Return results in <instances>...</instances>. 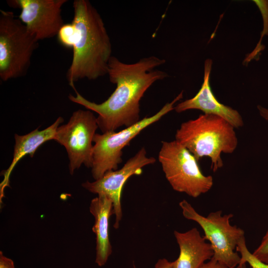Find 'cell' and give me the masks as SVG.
I'll use <instances>...</instances> for the list:
<instances>
[{"instance_id": "1", "label": "cell", "mask_w": 268, "mask_h": 268, "mask_svg": "<svg viewBox=\"0 0 268 268\" xmlns=\"http://www.w3.org/2000/svg\"><path fill=\"white\" fill-rule=\"evenodd\" d=\"M165 63V60L151 56L129 64L112 56L107 74L116 88L106 101L100 104L90 101L75 87L73 89L76 96L69 94L68 98L98 114L97 122L102 133L132 126L140 121L139 102L146 91L156 81L169 76L166 72L155 69Z\"/></svg>"}, {"instance_id": "2", "label": "cell", "mask_w": 268, "mask_h": 268, "mask_svg": "<svg viewBox=\"0 0 268 268\" xmlns=\"http://www.w3.org/2000/svg\"><path fill=\"white\" fill-rule=\"evenodd\" d=\"M71 23L77 30L73 56L67 77L73 88L74 82L94 80L108 74L112 45L104 21L87 0H75Z\"/></svg>"}, {"instance_id": "3", "label": "cell", "mask_w": 268, "mask_h": 268, "mask_svg": "<svg viewBox=\"0 0 268 268\" xmlns=\"http://www.w3.org/2000/svg\"><path fill=\"white\" fill-rule=\"evenodd\" d=\"M235 129L220 117L203 114L182 123L176 131L175 140L198 161L204 156L208 157L214 172L223 166L221 153L231 154L237 147Z\"/></svg>"}, {"instance_id": "4", "label": "cell", "mask_w": 268, "mask_h": 268, "mask_svg": "<svg viewBox=\"0 0 268 268\" xmlns=\"http://www.w3.org/2000/svg\"><path fill=\"white\" fill-rule=\"evenodd\" d=\"M0 12V78L6 81L27 73L38 41L12 11Z\"/></svg>"}, {"instance_id": "5", "label": "cell", "mask_w": 268, "mask_h": 268, "mask_svg": "<svg viewBox=\"0 0 268 268\" xmlns=\"http://www.w3.org/2000/svg\"><path fill=\"white\" fill-rule=\"evenodd\" d=\"M158 160L174 190L196 198L211 189L212 177L203 174L195 157L177 140L162 142Z\"/></svg>"}, {"instance_id": "6", "label": "cell", "mask_w": 268, "mask_h": 268, "mask_svg": "<svg viewBox=\"0 0 268 268\" xmlns=\"http://www.w3.org/2000/svg\"><path fill=\"white\" fill-rule=\"evenodd\" d=\"M179 206L184 217L196 222L203 230V237L209 241L213 251L212 258L230 268L237 267L241 257L236 251V247L245 237V232L241 228L230 224L233 214H222V211L219 210L205 217L199 213L185 200L179 202Z\"/></svg>"}, {"instance_id": "7", "label": "cell", "mask_w": 268, "mask_h": 268, "mask_svg": "<svg viewBox=\"0 0 268 268\" xmlns=\"http://www.w3.org/2000/svg\"><path fill=\"white\" fill-rule=\"evenodd\" d=\"M182 91L170 103H166L157 113L140 120L134 125L118 132H109L95 134L94 138L91 173L95 180L106 172L116 170L122 162L123 149L144 129L159 121L169 112L174 110V105L183 98Z\"/></svg>"}, {"instance_id": "8", "label": "cell", "mask_w": 268, "mask_h": 268, "mask_svg": "<svg viewBox=\"0 0 268 268\" xmlns=\"http://www.w3.org/2000/svg\"><path fill=\"white\" fill-rule=\"evenodd\" d=\"M98 128L97 118L89 110L74 112L68 122L60 126L55 140L63 145L67 153L69 173L72 175L82 164L91 168L93 138Z\"/></svg>"}, {"instance_id": "9", "label": "cell", "mask_w": 268, "mask_h": 268, "mask_svg": "<svg viewBox=\"0 0 268 268\" xmlns=\"http://www.w3.org/2000/svg\"><path fill=\"white\" fill-rule=\"evenodd\" d=\"M67 0H12L9 6L18 8L19 19L37 41L56 35L64 24L61 12Z\"/></svg>"}, {"instance_id": "10", "label": "cell", "mask_w": 268, "mask_h": 268, "mask_svg": "<svg viewBox=\"0 0 268 268\" xmlns=\"http://www.w3.org/2000/svg\"><path fill=\"white\" fill-rule=\"evenodd\" d=\"M155 161L154 157L147 156L146 149L142 147L120 169L108 171L94 182L87 181L82 183V186L89 192L105 195L112 200L113 213L115 215V229L119 228L122 218L121 198L124 184L131 176L141 174L144 166Z\"/></svg>"}, {"instance_id": "11", "label": "cell", "mask_w": 268, "mask_h": 268, "mask_svg": "<svg viewBox=\"0 0 268 268\" xmlns=\"http://www.w3.org/2000/svg\"><path fill=\"white\" fill-rule=\"evenodd\" d=\"M212 61L207 59L204 62L203 81L197 94L192 98L178 103L174 110L178 113L189 110H199L204 114L220 117L235 129L244 126V121L239 112L230 106L220 103L214 95L209 83Z\"/></svg>"}, {"instance_id": "12", "label": "cell", "mask_w": 268, "mask_h": 268, "mask_svg": "<svg viewBox=\"0 0 268 268\" xmlns=\"http://www.w3.org/2000/svg\"><path fill=\"white\" fill-rule=\"evenodd\" d=\"M180 253L178 258L172 262L173 268H200L213 256L210 243L201 236L196 228L185 232L174 231Z\"/></svg>"}, {"instance_id": "13", "label": "cell", "mask_w": 268, "mask_h": 268, "mask_svg": "<svg viewBox=\"0 0 268 268\" xmlns=\"http://www.w3.org/2000/svg\"><path fill=\"white\" fill-rule=\"evenodd\" d=\"M89 210L95 219L92 231L96 235L95 263L102 267L112 252L109 236V219L113 214L112 201L105 195H99L91 201Z\"/></svg>"}, {"instance_id": "14", "label": "cell", "mask_w": 268, "mask_h": 268, "mask_svg": "<svg viewBox=\"0 0 268 268\" xmlns=\"http://www.w3.org/2000/svg\"><path fill=\"white\" fill-rule=\"evenodd\" d=\"M63 122L64 119L59 117L52 125L42 131L37 128L25 135L14 134L13 159L3 174L4 178L0 184V198L2 197L4 188L9 185V176L16 163L26 155L33 157L36 150L42 144L48 140H54L57 129Z\"/></svg>"}, {"instance_id": "15", "label": "cell", "mask_w": 268, "mask_h": 268, "mask_svg": "<svg viewBox=\"0 0 268 268\" xmlns=\"http://www.w3.org/2000/svg\"><path fill=\"white\" fill-rule=\"evenodd\" d=\"M236 251L241 257L239 264L248 263L251 268H268V263L261 261L249 251L247 247L245 237L238 242Z\"/></svg>"}, {"instance_id": "16", "label": "cell", "mask_w": 268, "mask_h": 268, "mask_svg": "<svg viewBox=\"0 0 268 268\" xmlns=\"http://www.w3.org/2000/svg\"><path fill=\"white\" fill-rule=\"evenodd\" d=\"M57 36L58 41L63 46L73 48L76 40L77 30L72 23L64 24Z\"/></svg>"}, {"instance_id": "17", "label": "cell", "mask_w": 268, "mask_h": 268, "mask_svg": "<svg viewBox=\"0 0 268 268\" xmlns=\"http://www.w3.org/2000/svg\"><path fill=\"white\" fill-rule=\"evenodd\" d=\"M258 7L261 13L263 19V30L261 33V39L253 53L251 54L252 57L257 55L262 50L261 41L265 35H268V0H256L253 1Z\"/></svg>"}, {"instance_id": "18", "label": "cell", "mask_w": 268, "mask_h": 268, "mask_svg": "<svg viewBox=\"0 0 268 268\" xmlns=\"http://www.w3.org/2000/svg\"><path fill=\"white\" fill-rule=\"evenodd\" d=\"M253 254L261 261L268 263V228L260 245Z\"/></svg>"}, {"instance_id": "19", "label": "cell", "mask_w": 268, "mask_h": 268, "mask_svg": "<svg viewBox=\"0 0 268 268\" xmlns=\"http://www.w3.org/2000/svg\"><path fill=\"white\" fill-rule=\"evenodd\" d=\"M200 268H230L225 265L212 258L202 264Z\"/></svg>"}, {"instance_id": "20", "label": "cell", "mask_w": 268, "mask_h": 268, "mask_svg": "<svg viewBox=\"0 0 268 268\" xmlns=\"http://www.w3.org/2000/svg\"><path fill=\"white\" fill-rule=\"evenodd\" d=\"M0 268H15L13 261L5 257L1 251L0 252Z\"/></svg>"}, {"instance_id": "21", "label": "cell", "mask_w": 268, "mask_h": 268, "mask_svg": "<svg viewBox=\"0 0 268 268\" xmlns=\"http://www.w3.org/2000/svg\"><path fill=\"white\" fill-rule=\"evenodd\" d=\"M133 268H136L134 263ZM155 268H173L172 262L163 258L159 259L155 265Z\"/></svg>"}, {"instance_id": "22", "label": "cell", "mask_w": 268, "mask_h": 268, "mask_svg": "<svg viewBox=\"0 0 268 268\" xmlns=\"http://www.w3.org/2000/svg\"><path fill=\"white\" fill-rule=\"evenodd\" d=\"M257 109L260 115L268 122V108L259 105L257 106Z\"/></svg>"}, {"instance_id": "23", "label": "cell", "mask_w": 268, "mask_h": 268, "mask_svg": "<svg viewBox=\"0 0 268 268\" xmlns=\"http://www.w3.org/2000/svg\"><path fill=\"white\" fill-rule=\"evenodd\" d=\"M235 268H247L246 264H239Z\"/></svg>"}]
</instances>
